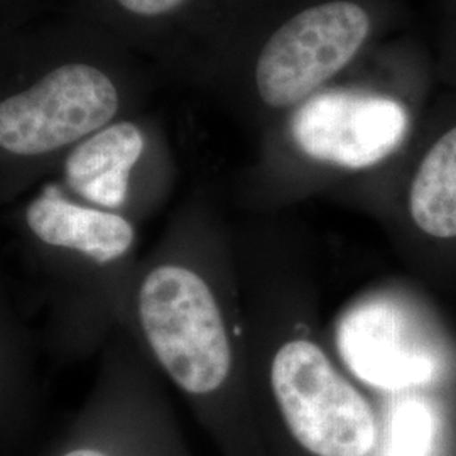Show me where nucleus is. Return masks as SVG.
Returning <instances> with one entry per match:
<instances>
[{
    "label": "nucleus",
    "instance_id": "nucleus-1",
    "mask_svg": "<svg viewBox=\"0 0 456 456\" xmlns=\"http://www.w3.org/2000/svg\"><path fill=\"white\" fill-rule=\"evenodd\" d=\"M137 316L151 352L183 391L203 395L224 386L232 367L227 330L198 273L181 264L151 269L137 291Z\"/></svg>",
    "mask_w": 456,
    "mask_h": 456
},
{
    "label": "nucleus",
    "instance_id": "nucleus-2",
    "mask_svg": "<svg viewBox=\"0 0 456 456\" xmlns=\"http://www.w3.org/2000/svg\"><path fill=\"white\" fill-rule=\"evenodd\" d=\"M279 409L297 443L318 456H367L375 444L374 412L335 370L322 348L294 340L271 369Z\"/></svg>",
    "mask_w": 456,
    "mask_h": 456
},
{
    "label": "nucleus",
    "instance_id": "nucleus-3",
    "mask_svg": "<svg viewBox=\"0 0 456 456\" xmlns=\"http://www.w3.org/2000/svg\"><path fill=\"white\" fill-rule=\"evenodd\" d=\"M120 107L115 83L97 66L68 63L0 100V151L41 158L110 126Z\"/></svg>",
    "mask_w": 456,
    "mask_h": 456
},
{
    "label": "nucleus",
    "instance_id": "nucleus-4",
    "mask_svg": "<svg viewBox=\"0 0 456 456\" xmlns=\"http://www.w3.org/2000/svg\"><path fill=\"white\" fill-rule=\"evenodd\" d=\"M370 33V17L350 0L308 7L284 22L264 45L256 85L262 102L288 109L313 97L348 65Z\"/></svg>",
    "mask_w": 456,
    "mask_h": 456
},
{
    "label": "nucleus",
    "instance_id": "nucleus-5",
    "mask_svg": "<svg viewBox=\"0 0 456 456\" xmlns=\"http://www.w3.org/2000/svg\"><path fill=\"white\" fill-rule=\"evenodd\" d=\"M408 129V112L399 102L346 88L314 94L291 122L294 141L306 156L346 169L384 161Z\"/></svg>",
    "mask_w": 456,
    "mask_h": 456
},
{
    "label": "nucleus",
    "instance_id": "nucleus-6",
    "mask_svg": "<svg viewBox=\"0 0 456 456\" xmlns=\"http://www.w3.org/2000/svg\"><path fill=\"white\" fill-rule=\"evenodd\" d=\"M343 362L360 380L387 391L426 386L438 362L416 340L408 316L394 301L375 297L348 311L338 325Z\"/></svg>",
    "mask_w": 456,
    "mask_h": 456
},
{
    "label": "nucleus",
    "instance_id": "nucleus-7",
    "mask_svg": "<svg viewBox=\"0 0 456 456\" xmlns=\"http://www.w3.org/2000/svg\"><path fill=\"white\" fill-rule=\"evenodd\" d=\"M24 218L39 244L78 256L95 265L120 261L135 240V232L127 218L92 205L73 203L58 186H46L34 198Z\"/></svg>",
    "mask_w": 456,
    "mask_h": 456
},
{
    "label": "nucleus",
    "instance_id": "nucleus-8",
    "mask_svg": "<svg viewBox=\"0 0 456 456\" xmlns=\"http://www.w3.org/2000/svg\"><path fill=\"white\" fill-rule=\"evenodd\" d=\"M144 146L142 132L132 122L103 127L69 151L66 186L92 207L114 212L127 200L132 169Z\"/></svg>",
    "mask_w": 456,
    "mask_h": 456
},
{
    "label": "nucleus",
    "instance_id": "nucleus-9",
    "mask_svg": "<svg viewBox=\"0 0 456 456\" xmlns=\"http://www.w3.org/2000/svg\"><path fill=\"white\" fill-rule=\"evenodd\" d=\"M409 208L424 233L456 237V127L428 151L411 184Z\"/></svg>",
    "mask_w": 456,
    "mask_h": 456
},
{
    "label": "nucleus",
    "instance_id": "nucleus-10",
    "mask_svg": "<svg viewBox=\"0 0 456 456\" xmlns=\"http://www.w3.org/2000/svg\"><path fill=\"white\" fill-rule=\"evenodd\" d=\"M435 435L436 419L431 408L421 399H404L392 409L384 456H429Z\"/></svg>",
    "mask_w": 456,
    "mask_h": 456
},
{
    "label": "nucleus",
    "instance_id": "nucleus-11",
    "mask_svg": "<svg viewBox=\"0 0 456 456\" xmlns=\"http://www.w3.org/2000/svg\"><path fill=\"white\" fill-rule=\"evenodd\" d=\"M120 7L141 17H158L181 7L186 0H117Z\"/></svg>",
    "mask_w": 456,
    "mask_h": 456
},
{
    "label": "nucleus",
    "instance_id": "nucleus-12",
    "mask_svg": "<svg viewBox=\"0 0 456 456\" xmlns=\"http://www.w3.org/2000/svg\"><path fill=\"white\" fill-rule=\"evenodd\" d=\"M61 456H110L107 455L105 452L97 450V448H75V450H69L66 452L65 455Z\"/></svg>",
    "mask_w": 456,
    "mask_h": 456
}]
</instances>
